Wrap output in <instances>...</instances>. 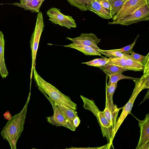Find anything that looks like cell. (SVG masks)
<instances>
[{
  "label": "cell",
  "instance_id": "obj_1",
  "mask_svg": "<svg viewBox=\"0 0 149 149\" xmlns=\"http://www.w3.org/2000/svg\"><path fill=\"white\" fill-rule=\"evenodd\" d=\"M30 95V92L26 103L22 110L8 120L1 132L2 137L8 142L12 149L17 148V141L24 130V125Z\"/></svg>",
  "mask_w": 149,
  "mask_h": 149
},
{
  "label": "cell",
  "instance_id": "obj_2",
  "mask_svg": "<svg viewBox=\"0 0 149 149\" xmlns=\"http://www.w3.org/2000/svg\"><path fill=\"white\" fill-rule=\"evenodd\" d=\"M33 72L37 86L41 92L47 94L50 98L55 102L77 109V104L73 102L70 97L65 95L55 87L44 80L36 71L35 67L33 68Z\"/></svg>",
  "mask_w": 149,
  "mask_h": 149
},
{
  "label": "cell",
  "instance_id": "obj_3",
  "mask_svg": "<svg viewBox=\"0 0 149 149\" xmlns=\"http://www.w3.org/2000/svg\"><path fill=\"white\" fill-rule=\"evenodd\" d=\"M133 80L135 83V86L129 101L122 107V112L116 120L113 130V138L125 119L131 113L134 101L139 94L143 90L149 88V75L148 74L143 73L140 78H136Z\"/></svg>",
  "mask_w": 149,
  "mask_h": 149
},
{
  "label": "cell",
  "instance_id": "obj_4",
  "mask_svg": "<svg viewBox=\"0 0 149 149\" xmlns=\"http://www.w3.org/2000/svg\"><path fill=\"white\" fill-rule=\"evenodd\" d=\"M84 103V108L92 112L96 117L98 123L100 126L102 134L105 137L109 144V148L113 146L112 142L113 139V128L109 124L105 116L103 111H100L94 101L80 95Z\"/></svg>",
  "mask_w": 149,
  "mask_h": 149
},
{
  "label": "cell",
  "instance_id": "obj_5",
  "mask_svg": "<svg viewBox=\"0 0 149 149\" xmlns=\"http://www.w3.org/2000/svg\"><path fill=\"white\" fill-rule=\"evenodd\" d=\"M44 26L42 14L41 12H39L37 15L34 31L31 35L30 41L32 58L30 85L31 84L33 68L35 67L36 57L39 42Z\"/></svg>",
  "mask_w": 149,
  "mask_h": 149
},
{
  "label": "cell",
  "instance_id": "obj_6",
  "mask_svg": "<svg viewBox=\"0 0 149 149\" xmlns=\"http://www.w3.org/2000/svg\"><path fill=\"white\" fill-rule=\"evenodd\" d=\"M149 20V3L142 6L132 14L116 21L108 22L109 24H120L128 26L142 21Z\"/></svg>",
  "mask_w": 149,
  "mask_h": 149
},
{
  "label": "cell",
  "instance_id": "obj_7",
  "mask_svg": "<svg viewBox=\"0 0 149 149\" xmlns=\"http://www.w3.org/2000/svg\"><path fill=\"white\" fill-rule=\"evenodd\" d=\"M47 14L49 17V19L53 24L65 26L69 29L72 27L76 28L77 26L75 20L72 16L63 15L58 8H51L47 11Z\"/></svg>",
  "mask_w": 149,
  "mask_h": 149
},
{
  "label": "cell",
  "instance_id": "obj_8",
  "mask_svg": "<svg viewBox=\"0 0 149 149\" xmlns=\"http://www.w3.org/2000/svg\"><path fill=\"white\" fill-rule=\"evenodd\" d=\"M48 99L52 106L54 114L51 116L46 117L48 122L56 126H63L72 130L71 126L67 120L55 103L48 97L47 94L42 92Z\"/></svg>",
  "mask_w": 149,
  "mask_h": 149
},
{
  "label": "cell",
  "instance_id": "obj_9",
  "mask_svg": "<svg viewBox=\"0 0 149 149\" xmlns=\"http://www.w3.org/2000/svg\"><path fill=\"white\" fill-rule=\"evenodd\" d=\"M149 3V0H126L119 13L112 18L116 21L131 15L142 6Z\"/></svg>",
  "mask_w": 149,
  "mask_h": 149
},
{
  "label": "cell",
  "instance_id": "obj_10",
  "mask_svg": "<svg viewBox=\"0 0 149 149\" xmlns=\"http://www.w3.org/2000/svg\"><path fill=\"white\" fill-rule=\"evenodd\" d=\"M66 38L71 41L73 43L75 44L91 46L98 52V50L100 49L97 45L100 42L101 39L98 38L95 34L93 33H81L79 36L76 38H71L66 37Z\"/></svg>",
  "mask_w": 149,
  "mask_h": 149
},
{
  "label": "cell",
  "instance_id": "obj_11",
  "mask_svg": "<svg viewBox=\"0 0 149 149\" xmlns=\"http://www.w3.org/2000/svg\"><path fill=\"white\" fill-rule=\"evenodd\" d=\"M140 136L136 149H142L143 146L149 142V114H147L143 120L139 121Z\"/></svg>",
  "mask_w": 149,
  "mask_h": 149
},
{
  "label": "cell",
  "instance_id": "obj_12",
  "mask_svg": "<svg viewBox=\"0 0 149 149\" xmlns=\"http://www.w3.org/2000/svg\"><path fill=\"white\" fill-rule=\"evenodd\" d=\"M55 103L60 109L68 121L72 128V131H75L76 128L74 125L73 121L74 118L78 116L77 113L76 111V110L58 103Z\"/></svg>",
  "mask_w": 149,
  "mask_h": 149
},
{
  "label": "cell",
  "instance_id": "obj_13",
  "mask_svg": "<svg viewBox=\"0 0 149 149\" xmlns=\"http://www.w3.org/2000/svg\"><path fill=\"white\" fill-rule=\"evenodd\" d=\"M100 17L105 19H110L113 18L110 10L102 6L96 0H93L89 9Z\"/></svg>",
  "mask_w": 149,
  "mask_h": 149
},
{
  "label": "cell",
  "instance_id": "obj_14",
  "mask_svg": "<svg viewBox=\"0 0 149 149\" xmlns=\"http://www.w3.org/2000/svg\"><path fill=\"white\" fill-rule=\"evenodd\" d=\"M45 0H31L25 3L15 2L7 3L18 6L23 8L25 10H29L32 13H39L41 6Z\"/></svg>",
  "mask_w": 149,
  "mask_h": 149
},
{
  "label": "cell",
  "instance_id": "obj_15",
  "mask_svg": "<svg viewBox=\"0 0 149 149\" xmlns=\"http://www.w3.org/2000/svg\"><path fill=\"white\" fill-rule=\"evenodd\" d=\"M5 40L2 32L0 31V74L3 78H6L8 74L4 58Z\"/></svg>",
  "mask_w": 149,
  "mask_h": 149
},
{
  "label": "cell",
  "instance_id": "obj_16",
  "mask_svg": "<svg viewBox=\"0 0 149 149\" xmlns=\"http://www.w3.org/2000/svg\"><path fill=\"white\" fill-rule=\"evenodd\" d=\"M63 46L76 49L86 55H97L104 57L96 49L90 46L78 45L72 43L68 45H64Z\"/></svg>",
  "mask_w": 149,
  "mask_h": 149
},
{
  "label": "cell",
  "instance_id": "obj_17",
  "mask_svg": "<svg viewBox=\"0 0 149 149\" xmlns=\"http://www.w3.org/2000/svg\"><path fill=\"white\" fill-rule=\"evenodd\" d=\"M99 68L109 76L117 73H122L125 71L129 70L114 65L109 62Z\"/></svg>",
  "mask_w": 149,
  "mask_h": 149
},
{
  "label": "cell",
  "instance_id": "obj_18",
  "mask_svg": "<svg viewBox=\"0 0 149 149\" xmlns=\"http://www.w3.org/2000/svg\"><path fill=\"white\" fill-rule=\"evenodd\" d=\"M71 5L82 11L88 10L93 0H67Z\"/></svg>",
  "mask_w": 149,
  "mask_h": 149
},
{
  "label": "cell",
  "instance_id": "obj_19",
  "mask_svg": "<svg viewBox=\"0 0 149 149\" xmlns=\"http://www.w3.org/2000/svg\"><path fill=\"white\" fill-rule=\"evenodd\" d=\"M98 51L100 54H104L107 57L113 56L117 57L127 58L134 59L130 54L121 52L118 51L117 49L103 50L99 49Z\"/></svg>",
  "mask_w": 149,
  "mask_h": 149
},
{
  "label": "cell",
  "instance_id": "obj_20",
  "mask_svg": "<svg viewBox=\"0 0 149 149\" xmlns=\"http://www.w3.org/2000/svg\"><path fill=\"white\" fill-rule=\"evenodd\" d=\"M126 1V0H108L111 7L110 11L113 17L119 13Z\"/></svg>",
  "mask_w": 149,
  "mask_h": 149
},
{
  "label": "cell",
  "instance_id": "obj_21",
  "mask_svg": "<svg viewBox=\"0 0 149 149\" xmlns=\"http://www.w3.org/2000/svg\"><path fill=\"white\" fill-rule=\"evenodd\" d=\"M109 79L107 86H109L112 84L117 83L121 79H130L133 80L136 78L125 75L122 73H118L113 74L109 76Z\"/></svg>",
  "mask_w": 149,
  "mask_h": 149
},
{
  "label": "cell",
  "instance_id": "obj_22",
  "mask_svg": "<svg viewBox=\"0 0 149 149\" xmlns=\"http://www.w3.org/2000/svg\"><path fill=\"white\" fill-rule=\"evenodd\" d=\"M104 115L109 124L113 127V130L116 122L114 120L107 102L106 101L105 107L103 111Z\"/></svg>",
  "mask_w": 149,
  "mask_h": 149
},
{
  "label": "cell",
  "instance_id": "obj_23",
  "mask_svg": "<svg viewBox=\"0 0 149 149\" xmlns=\"http://www.w3.org/2000/svg\"><path fill=\"white\" fill-rule=\"evenodd\" d=\"M139 35H138L135 39L134 42L130 45L125 46L121 49H117L119 52L124 53L130 54V53L132 50L136 42L137 39Z\"/></svg>",
  "mask_w": 149,
  "mask_h": 149
},
{
  "label": "cell",
  "instance_id": "obj_24",
  "mask_svg": "<svg viewBox=\"0 0 149 149\" xmlns=\"http://www.w3.org/2000/svg\"><path fill=\"white\" fill-rule=\"evenodd\" d=\"M130 55L136 61L141 63L143 60L145 58L146 56H143L135 53L132 50L130 53Z\"/></svg>",
  "mask_w": 149,
  "mask_h": 149
},
{
  "label": "cell",
  "instance_id": "obj_25",
  "mask_svg": "<svg viewBox=\"0 0 149 149\" xmlns=\"http://www.w3.org/2000/svg\"><path fill=\"white\" fill-rule=\"evenodd\" d=\"M102 6L105 8L110 11L111 7L108 0H96Z\"/></svg>",
  "mask_w": 149,
  "mask_h": 149
},
{
  "label": "cell",
  "instance_id": "obj_26",
  "mask_svg": "<svg viewBox=\"0 0 149 149\" xmlns=\"http://www.w3.org/2000/svg\"><path fill=\"white\" fill-rule=\"evenodd\" d=\"M109 62H110L109 58H105L103 60L99 62L96 64L93 65L92 66L99 68Z\"/></svg>",
  "mask_w": 149,
  "mask_h": 149
},
{
  "label": "cell",
  "instance_id": "obj_27",
  "mask_svg": "<svg viewBox=\"0 0 149 149\" xmlns=\"http://www.w3.org/2000/svg\"><path fill=\"white\" fill-rule=\"evenodd\" d=\"M104 58H95L88 62L81 63L86 64L88 65L93 66V65L96 64L99 62L103 60Z\"/></svg>",
  "mask_w": 149,
  "mask_h": 149
},
{
  "label": "cell",
  "instance_id": "obj_28",
  "mask_svg": "<svg viewBox=\"0 0 149 149\" xmlns=\"http://www.w3.org/2000/svg\"><path fill=\"white\" fill-rule=\"evenodd\" d=\"M80 123V120L78 116L76 117L73 121L74 125L76 128L79 125Z\"/></svg>",
  "mask_w": 149,
  "mask_h": 149
},
{
  "label": "cell",
  "instance_id": "obj_29",
  "mask_svg": "<svg viewBox=\"0 0 149 149\" xmlns=\"http://www.w3.org/2000/svg\"><path fill=\"white\" fill-rule=\"evenodd\" d=\"M4 118L6 120H9L12 118V116L11 114L10 113L9 111H8L5 112L3 114Z\"/></svg>",
  "mask_w": 149,
  "mask_h": 149
},
{
  "label": "cell",
  "instance_id": "obj_30",
  "mask_svg": "<svg viewBox=\"0 0 149 149\" xmlns=\"http://www.w3.org/2000/svg\"><path fill=\"white\" fill-rule=\"evenodd\" d=\"M149 149V142L146 144L142 148V149Z\"/></svg>",
  "mask_w": 149,
  "mask_h": 149
},
{
  "label": "cell",
  "instance_id": "obj_31",
  "mask_svg": "<svg viewBox=\"0 0 149 149\" xmlns=\"http://www.w3.org/2000/svg\"><path fill=\"white\" fill-rule=\"evenodd\" d=\"M30 0H19L20 3H26Z\"/></svg>",
  "mask_w": 149,
  "mask_h": 149
}]
</instances>
